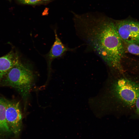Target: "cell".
<instances>
[{
    "mask_svg": "<svg viewBox=\"0 0 139 139\" xmlns=\"http://www.w3.org/2000/svg\"><path fill=\"white\" fill-rule=\"evenodd\" d=\"M114 23L117 32L126 45H139V23L130 20H116Z\"/></svg>",
    "mask_w": 139,
    "mask_h": 139,
    "instance_id": "cell-4",
    "label": "cell"
},
{
    "mask_svg": "<svg viewBox=\"0 0 139 139\" xmlns=\"http://www.w3.org/2000/svg\"><path fill=\"white\" fill-rule=\"evenodd\" d=\"M9 1H11V0H8Z\"/></svg>",
    "mask_w": 139,
    "mask_h": 139,
    "instance_id": "cell-13",
    "label": "cell"
},
{
    "mask_svg": "<svg viewBox=\"0 0 139 139\" xmlns=\"http://www.w3.org/2000/svg\"><path fill=\"white\" fill-rule=\"evenodd\" d=\"M5 112V99L0 97V138L12 133L6 121Z\"/></svg>",
    "mask_w": 139,
    "mask_h": 139,
    "instance_id": "cell-8",
    "label": "cell"
},
{
    "mask_svg": "<svg viewBox=\"0 0 139 139\" xmlns=\"http://www.w3.org/2000/svg\"><path fill=\"white\" fill-rule=\"evenodd\" d=\"M20 61L18 54L13 50L0 57V82L9 70Z\"/></svg>",
    "mask_w": 139,
    "mask_h": 139,
    "instance_id": "cell-7",
    "label": "cell"
},
{
    "mask_svg": "<svg viewBox=\"0 0 139 139\" xmlns=\"http://www.w3.org/2000/svg\"><path fill=\"white\" fill-rule=\"evenodd\" d=\"M18 1L21 4L30 5L37 4L42 2L41 0H18Z\"/></svg>",
    "mask_w": 139,
    "mask_h": 139,
    "instance_id": "cell-10",
    "label": "cell"
},
{
    "mask_svg": "<svg viewBox=\"0 0 139 139\" xmlns=\"http://www.w3.org/2000/svg\"><path fill=\"white\" fill-rule=\"evenodd\" d=\"M111 89V94L115 99L129 105L135 104L139 97V86L126 78L115 81Z\"/></svg>",
    "mask_w": 139,
    "mask_h": 139,
    "instance_id": "cell-3",
    "label": "cell"
},
{
    "mask_svg": "<svg viewBox=\"0 0 139 139\" xmlns=\"http://www.w3.org/2000/svg\"><path fill=\"white\" fill-rule=\"evenodd\" d=\"M75 27L82 40L113 71L122 72L125 49L114 19L97 13L74 14Z\"/></svg>",
    "mask_w": 139,
    "mask_h": 139,
    "instance_id": "cell-1",
    "label": "cell"
},
{
    "mask_svg": "<svg viewBox=\"0 0 139 139\" xmlns=\"http://www.w3.org/2000/svg\"><path fill=\"white\" fill-rule=\"evenodd\" d=\"M55 40L49 52L45 56L47 64L48 73L50 74L51 70V64L55 59L60 57L68 51L72 50L73 49L66 47L59 38L56 30H54Z\"/></svg>",
    "mask_w": 139,
    "mask_h": 139,
    "instance_id": "cell-6",
    "label": "cell"
},
{
    "mask_svg": "<svg viewBox=\"0 0 139 139\" xmlns=\"http://www.w3.org/2000/svg\"><path fill=\"white\" fill-rule=\"evenodd\" d=\"M35 75L30 68L20 61L12 67L0 82L3 86L17 89L26 99L35 82Z\"/></svg>",
    "mask_w": 139,
    "mask_h": 139,
    "instance_id": "cell-2",
    "label": "cell"
},
{
    "mask_svg": "<svg viewBox=\"0 0 139 139\" xmlns=\"http://www.w3.org/2000/svg\"><path fill=\"white\" fill-rule=\"evenodd\" d=\"M6 102V119L11 132L16 135L20 132L22 124V114L19 102L7 100Z\"/></svg>",
    "mask_w": 139,
    "mask_h": 139,
    "instance_id": "cell-5",
    "label": "cell"
},
{
    "mask_svg": "<svg viewBox=\"0 0 139 139\" xmlns=\"http://www.w3.org/2000/svg\"><path fill=\"white\" fill-rule=\"evenodd\" d=\"M135 104L136 106V112L139 114V97L137 98Z\"/></svg>",
    "mask_w": 139,
    "mask_h": 139,
    "instance_id": "cell-11",
    "label": "cell"
},
{
    "mask_svg": "<svg viewBox=\"0 0 139 139\" xmlns=\"http://www.w3.org/2000/svg\"><path fill=\"white\" fill-rule=\"evenodd\" d=\"M51 0H41V1L42 2V1H50Z\"/></svg>",
    "mask_w": 139,
    "mask_h": 139,
    "instance_id": "cell-12",
    "label": "cell"
},
{
    "mask_svg": "<svg viewBox=\"0 0 139 139\" xmlns=\"http://www.w3.org/2000/svg\"><path fill=\"white\" fill-rule=\"evenodd\" d=\"M126 49L129 53L139 56V45L134 44L127 45Z\"/></svg>",
    "mask_w": 139,
    "mask_h": 139,
    "instance_id": "cell-9",
    "label": "cell"
}]
</instances>
